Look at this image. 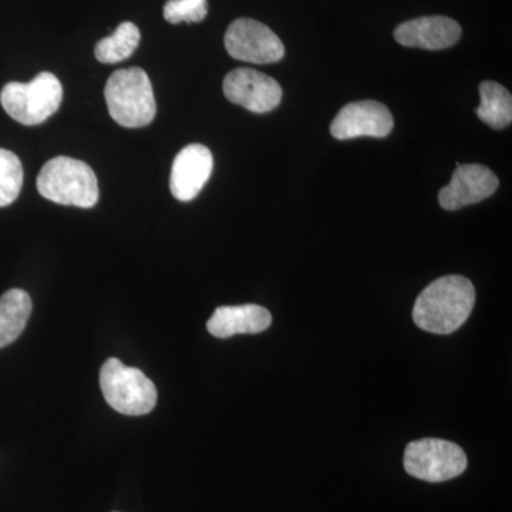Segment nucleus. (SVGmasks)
I'll return each instance as SVG.
<instances>
[{
    "instance_id": "15",
    "label": "nucleus",
    "mask_w": 512,
    "mask_h": 512,
    "mask_svg": "<svg viewBox=\"0 0 512 512\" xmlns=\"http://www.w3.org/2000/svg\"><path fill=\"white\" fill-rule=\"evenodd\" d=\"M481 103L477 116L494 130H503L512 121V97L504 86L495 82L480 84Z\"/></svg>"
},
{
    "instance_id": "18",
    "label": "nucleus",
    "mask_w": 512,
    "mask_h": 512,
    "mask_svg": "<svg viewBox=\"0 0 512 512\" xmlns=\"http://www.w3.org/2000/svg\"><path fill=\"white\" fill-rule=\"evenodd\" d=\"M207 15V0H168L164 6V18L173 25L200 23Z\"/></svg>"
},
{
    "instance_id": "1",
    "label": "nucleus",
    "mask_w": 512,
    "mask_h": 512,
    "mask_svg": "<svg viewBox=\"0 0 512 512\" xmlns=\"http://www.w3.org/2000/svg\"><path fill=\"white\" fill-rule=\"evenodd\" d=\"M474 303L476 291L467 278L443 276L420 293L414 303L413 320L426 332L450 335L466 323Z\"/></svg>"
},
{
    "instance_id": "11",
    "label": "nucleus",
    "mask_w": 512,
    "mask_h": 512,
    "mask_svg": "<svg viewBox=\"0 0 512 512\" xmlns=\"http://www.w3.org/2000/svg\"><path fill=\"white\" fill-rule=\"evenodd\" d=\"M214 168L210 148L202 144L184 147L174 158L171 168L170 190L175 200L190 202L198 197L208 183Z\"/></svg>"
},
{
    "instance_id": "6",
    "label": "nucleus",
    "mask_w": 512,
    "mask_h": 512,
    "mask_svg": "<svg viewBox=\"0 0 512 512\" xmlns=\"http://www.w3.org/2000/svg\"><path fill=\"white\" fill-rule=\"evenodd\" d=\"M467 463L463 448L447 440L413 441L404 451L403 464L407 474L427 483H443L461 476Z\"/></svg>"
},
{
    "instance_id": "2",
    "label": "nucleus",
    "mask_w": 512,
    "mask_h": 512,
    "mask_svg": "<svg viewBox=\"0 0 512 512\" xmlns=\"http://www.w3.org/2000/svg\"><path fill=\"white\" fill-rule=\"evenodd\" d=\"M104 99L111 119L121 127H146L153 123L157 114L150 77L140 67H128L111 74L104 87Z\"/></svg>"
},
{
    "instance_id": "16",
    "label": "nucleus",
    "mask_w": 512,
    "mask_h": 512,
    "mask_svg": "<svg viewBox=\"0 0 512 512\" xmlns=\"http://www.w3.org/2000/svg\"><path fill=\"white\" fill-rule=\"evenodd\" d=\"M140 40L141 33L137 26L131 22H123L114 30L113 35L97 43L94 55L100 63H120L136 52Z\"/></svg>"
},
{
    "instance_id": "3",
    "label": "nucleus",
    "mask_w": 512,
    "mask_h": 512,
    "mask_svg": "<svg viewBox=\"0 0 512 512\" xmlns=\"http://www.w3.org/2000/svg\"><path fill=\"white\" fill-rule=\"evenodd\" d=\"M37 191L60 205L92 208L99 201V183L89 164L70 157L47 161L37 175Z\"/></svg>"
},
{
    "instance_id": "7",
    "label": "nucleus",
    "mask_w": 512,
    "mask_h": 512,
    "mask_svg": "<svg viewBox=\"0 0 512 512\" xmlns=\"http://www.w3.org/2000/svg\"><path fill=\"white\" fill-rule=\"evenodd\" d=\"M225 49L229 56L254 64L276 63L284 59L285 47L274 30L258 20H234L225 33Z\"/></svg>"
},
{
    "instance_id": "5",
    "label": "nucleus",
    "mask_w": 512,
    "mask_h": 512,
    "mask_svg": "<svg viewBox=\"0 0 512 512\" xmlns=\"http://www.w3.org/2000/svg\"><path fill=\"white\" fill-rule=\"evenodd\" d=\"M100 386L106 402L121 414L143 416L156 407L154 383L140 369L123 365L114 357L101 367Z\"/></svg>"
},
{
    "instance_id": "13",
    "label": "nucleus",
    "mask_w": 512,
    "mask_h": 512,
    "mask_svg": "<svg viewBox=\"0 0 512 512\" xmlns=\"http://www.w3.org/2000/svg\"><path fill=\"white\" fill-rule=\"evenodd\" d=\"M271 323V313L262 306H221L208 320L207 328L215 338L228 339L235 335L264 332Z\"/></svg>"
},
{
    "instance_id": "14",
    "label": "nucleus",
    "mask_w": 512,
    "mask_h": 512,
    "mask_svg": "<svg viewBox=\"0 0 512 512\" xmlns=\"http://www.w3.org/2000/svg\"><path fill=\"white\" fill-rule=\"evenodd\" d=\"M32 313V299L22 289H10L0 296V349L22 335Z\"/></svg>"
},
{
    "instance_id": "10",
    "label": "nucleus",
    "mask_w": 512,
    "mask_h": 512,
    "mask_svg": "<svg viewBox=\"0 0 512 512\" xmlns=\"http://www.w3.org/2000/svg\"><path fill=\"white\" fill-rule=\"evenodd\" d=\"M498 184L500 181L497 175L485 165L457 164L450 184L439 192L441 208L457 211L467 205L477 204L491 197L497 191Z\"/></svg>"
},
{
    "instance_id": "17",
    "label": "nucleus",
    "mask_w": 512,
    "mask_h": 512,
    "mask_svg": "<svg viewBox=\"0 0 512 512\" xmlns=\"http://www.w3.org/2000/svg\"><path fill=\"white\" fill-rule=\"evenodd\" d=\"M23 187V165L12 151L0 148V207L18 200Z\"/></svg>"
},
{
    "instance_id": "4",
    "label": "nucleus",
    "mask_w": 512,
    "mask_h": 512,
    "mask_svg": "<svg viewBox=\"0 0 512 512\" xmlns=\"http://www.w3.org/2000/svg\"><path fill=\"white\" fill-rule=\"evenodd\" d=\"M63 86L55 74L42 72L29 83L12 82L0 92V104L25 126L45 123L62 106Z\"/></svg>"
},
{
    "instance_id": "8",
    "label": "nucleus",
    "mask_w": 512,
    "mask_h": 512,
    "mask_svg": "<svg viewBox=\"0 0 512 512\" xmlns=\"http://www.w3.org/2000/svg\"><path fill=\"white\" fill-rule=\"evenodd\" d=\"M224 94L231 103L262 114L275 110L281 104L282 87L258 70L241 67L225 77Z\"/></svg>"
},
{
    "instance_id": "9",
    "label": "nucleus",
    "mask_w": 512,
    "mask_h": 512,
    "mask_svg": "<svg viewBox=\"0 0 512 512\" xmlns=\"http://www.w3.org/2000/svg\"><path fill=\"white\" fill-rule=\"evenodd\" d=\"M394 119L390 110L376 100L353 101L339 111L330 124V133L336 140L357 137L383 138L392 133Z\"/></svg>"
},
{
    "instance_id": "12",
    "label": "nucleus",
    "mask_w": 512,
    "mask_h": 512,
    "mask_svg": "<svg viewBox=\"0 0 512 512\" xmlns=\"http://www.w3.org/2000/svg\"><path fill=\"white\" fill-rule=\"evenodd\" d=\"M461 26L446 16H426L407 20L394 30V39L402 46L426 50H443L456 45Z\"/></svg>"
}]
</instances>
